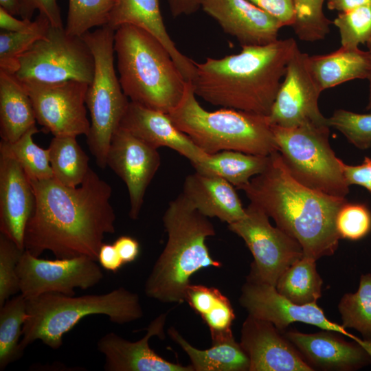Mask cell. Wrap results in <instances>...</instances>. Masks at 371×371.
<instances>
[{
    "label": "cell",
    "mask_w": 371,
    "mask_h": 371,
    "mask_svg": "<svg viewBox=\"0 0 371 371\" xmlns=\"http://www.w3.org/2000/svg\"><path fill=\"white\" fill-rule=\"evenodd\" d=\"M35 195L24 234V249L39 257L85 256L98 261L105 234L115 231L111 186L89 168L83 182L71 188L54 177L30 180Z\"/></svg>",
    "instance_id": "obj_1"
},
{
    "label": "cell",
    "mask_w": 371,
    "mask_h": 371,
    "mask_svg": "<svg viewBox=\"0 0 371 371\" xmlns=\"http://www.w3.org/2000/svg\"><path fill=\"white\" fill-rule=\"evenodd\" d=\"M237 189L243 190L251 203L295 238L304 256L317 260L335 254L340 239L336 218L346 199L317 192L297 181L279 151L270 155L263 172Z\"/></svg>",
    "instance_id": "obj_2"
},
{
    "label": "cell",
    "mask_w": 371,
    "mask_h": 371,
    "mask_svg": "<svg viewBox=\"0 0 371 371\" xmlns=\"http://www.w3.org/2000/svg\"><path fill=\"white\" fill-rule=\"evenodd\" d=\"M297 45L293 38L242 46L236 54L194 61V93L223 108L268 115Z\"/></svg>",
    "instance_id": "obj_3"
},
{
    "label": "cell",
    "mask_w": 371,
    "mask_h": 371,
    "mask_svg": "<svg viewBox=\"0 0 371 371\" xmlns=\"http://www.w3.org/2000/svg\"><path fill=\"white\" fill-rule=\"evenodd\" d=\"M163 223L168 240L145 282L144 293L162 303H182L194 273L222 266L212 258L205 244L216 232L208 217L182 193L170 202Z\"/></svg>",
    "instance_id": "obj_4"
},
{
    "label": "cell",
    "mask_w": 371,
    "mask_h": 371,
    "mask_svg": "<svg viewBox=\"0 0 371 371\" xmlns=\"http://www.w3.org/2000/svg\"><path fill=\"white\" fill-rule=\"evenodd\" d=\"M114 49L119 80L131 102L166 113L177 106L187 81L159 40L125 24L115 31Z\"/></svg>",
    "instance_id": "obj_5"
},
{
    "label": "cell",
    "mask_w": 371,
    "mask_h": 371,
    "mask_svg": "<svg viewBox=\"0 0 371 371\" xmlns=\"http://www.w3.org/2000/svg\"><path fill=\"white\" fill-rule=\"evenodd\" d=\"M27 300L28 316L19 344L23 353L36 340L52 349L60 348L64 335L89 315H104L120 325L144 315L138 295L122 286L99 295L74 296L47 293Z\"/></svg>",
    "instance_id": "obj_6"
},
{
    "label": "cell",
    "mask_w": 371,
    "mask_h": 371,
    "mask_svg": "<svg viewBox=\"0 0 371 371\" xmlns=\"http://www.w3.org/2000/svg\"><path fill=\"white\" fill-rule=\"evenodd\" d=\"M168 114L207 154L236 150L268 156L278 151L267 115L227 108L208 111L197 101L190 82L180 102Z\"/></svg>",
    "instance_id": "obj_7"
},
{
    "label": "cell",
    "mask_w": 371,
    "mask_h": 371,
    "mask_svg": "<svg viewBox=\"0 0 371 371\" xmlns=\"http://www.w3.org/2000/svg\"><path fill=\"white\" fill-rule=\"evenodd\" d=\"M82 37L90 48L95 63L93 78L86 95L91 117L87 142L96 164L104 169L112 135L120 126L130 101L115 69V30L104 25L86 32Z\"/></svg>",
    "instance_id": "obj_8"
},
{
    "label": "cell",
    "mask_w": 371,
    "mask_h": 371,
    "mask_svg": "<svg viewBox=\"0 0 371 371\" xmlns=\"http://www.w3.org/2000/svg\"><path fill=\"white\" fill-rule=\"evenodd\" d=\"M271 126L282 161L297 181L317 192L346 198L350 186L344 162L330 147L329 126Z\"/></svg>",
    "instance_id": "obj_9"
},
{
    "label": "cell",
    "mask_w": 371,
    "mask_h": 371,
    "mask_svg": "<svg viewBox=\"0 0 371 371\" xmlns=\"http://www.w3.org/2000/svg\"><path fill=\"white\" fill-rule=\"evenodd\" d=\"M94 69L93 54L82 37L69 34L64 27L50 25L45 36L20 56L14 75L21 82L74 80L89 84Z\"/></svg>",
    "instance_id": "obj_10"
},
{
    "label": "cell",
    "mask_w": 371,
    "mask_h": 371,
    "mask_svg": "<svg viewBox=\"0 0 371 371\" xmlns=\"http://www.w3.org/2000/svg\"><path fill=\"white\" fill-rule=\"evenodd\" d=\"M242 219L228 229L243 238L254 257L246 278L276 287L282 273L304 256L301 245L279 227L271 225L268 215L250 203Z\"/></svg>",
    "instance_id": "obj_11"
},
{
    "label": "cell",
    "mask_w": 371,
    "mask_h": 371,
    "mask_svg": "<svg viewBox=\"0 0 371 371\" xmlns=\"http://www.w3.org/2000/svg\"><path fill=\"white\" fill-rule=\"evenodd\" d=\"M21 83L30 98L36 122L47 132L54 137L88 135L90 121L85 107L88 83L74 80Z\"/></svg>",
    "instance_id": "obj_12"
},
{
    "label": "cell",
    "mask_w": 371,
    "mask_h": 371,
    "mask_svg": "<svg viewBox=\"0 0 371 371\" xmlns=\"http://www.w3.org/2000/svg\"><path fill=\"white\" fill-rule=\"evenodd\" d=\"M20 293L26 299L47 293L75 295V289L91 288L103 278L96 260L85 256L46 260L24 250L17 265Z\"/></svg>",
    "instance_id": "obj_13"
},
{
    "label": "cell",
    "mask_w": 371,
    "mask_h": 371,
    "mask_svg": "<svg viewBox=\"0 0 371 371\" xmlns=\"http://www.w3.org/2000/svg\"><path fill=\"white\" fill-rule=\"evenodd\" d=\"M308 56L295 47L288 62L274 102L267 115L271 125L293 128L306 124L328 126L318 101L322 89L308 65Z\"/></svg>",
    "instance_id": "obj_14"
},
{
    "label": "cell",
    "mask_w": 371,
    "mask_h": 371,
    "mask_svg": "<svg viewBox=\"0 0 371 371\" xmlns=\"http://www.w3.org/2000/svg\"><path fill=\"white\" fill-rule=\"evenodd\" d=\"M239 304L248 315L271 322L280 331L299 322L337 332L358 343L362 340L347 332L342 325L329 320L317 303H293L280 294L275 286L267 283L246 278L241 288Z\"/></svg>",
    "instance_id": "obj_15"
},
{
    "label": "cell",
    "mask_w": 371,
    "mask_h": 371,
    "mask_svg": "<svg viewBox=\"0 0 371 371\" xmlns=\"http://www.w3.org/2000/svg\"><path fill=\"white\" fill-rule=\"evenodd\" d=\"M157 148L119 126L113 133L106 155L109 166L125 183L129 197V217L138 218L146 189L159 169Z\"/></svg>",
    "instance_id": "obj_16"
},
{
    "label": "cell",
    "mask_w": 371,
    "mask_h": 371,
    "mask_svg": "<svg viewBox=\"0 0 371 371\" xmlns=\"http://www.w3.org/2000/svg\"><path fill=\"white\" fill-rule=\"evenodd\" d=\"M240 344L249 371H313L295 346L271 322L248 315Z\"/></svg>",
    "instance_id": "obj_17"
},
{
    "label": "cell",
    "mask_w": 371,
    "mask_h": 371,
    "mask_svg": "<svg viewBox=\"0 0 371 371\" xmlns=\"http://www.w3.org/2000/svg\"><path fill=\"white\" fill-rule=\"evenodd\" d=\"M167 313H161L148 326L146 333L138 341L127 340L113 332L103 335L97 342L104 357L106 371H194L190 365L182 366L167 361L149 346L153 337L164 339Z\"/></svg>",
    "instance_id": "obj_18"
},
{
    "label": "cell",
    "mask_w": 371,
    "mask_h": 371,
    "mask_svg": "<svg viewBox=\"0 0 371 371\" xmlns=\"http://www.w3.org/2000/svg\"><path fill=\"white\" fill-rule=\"evenodd\" d=\"M35 195L19 163L0 144V232L24 249V234Z\"/></svg>",
    "instance_id": "obj_19"
},
{
    "label": "cell",
    "mask_w": 371,
    "mask_h": 371,
    "mask_svg": "<svg viewBox=\"0 0 371 371\" xmlns=\"http://www.w3.org/2000/svg\"><path fill=\"white\" fill-rule=\"evenodd\" d=\"M202 10L242 46L277 41L282 24L249 0H203Z\"/></svg>",
    "instance_id": "obj_20"
},
{
    "label": "cell",
    "mask_w": 371,
    "mask_h": 371,
    "mask_svg": "<svg viewBox=\"0 0 371 371\" xmlns=\"http://www.w3.org/2000/svg\"><path fill=\"white\" fill-rule=\"evenodd\" d=\"M283 335L295 346L315 370L352 371L371 363L366 350L357 341H346L341 334L324 330L315 333L284 330Z\"/></svg>",
    "instance_id": "obj_21"
},
{
    "label": "cell",
    "mask_w": 371,
    "mask_h": 371,
    "mask_svg": "<svg viewBox=\"0 0 371 371\" xmlns=\"http://www.w3.org/2000/svg\"><path fill=\"white\" fill-rule=\"evenodd\" d=\"M120 126L150 146L171 148L193 166L207 155L180 131L168 113L130 101Z\"/></svg>",
    "instance_id": "obj_22"
},
{
    "label": "cell",
    "mask_w": 371,
    "mask_h": 371,
    "mask_svg": "<svg viewBox=\"0 0 371 371\" xmlns=\"http://www.w3.org/2000/svg\"><path fill=\"white\" fill-rule=\"evenodd\" d=\"M129 24L148 32L166 47L183 76L190 82L194 75V60L183 54L170 37L165 27L159 0H115L108 23L115 31Z\"/></svg>",
    "instance_id": "obj_23"
},
{
    "label": "cell",
    "mask_w": 371,
    "mask_h": 371,
    "mask_svg": "<svg viewBox=\"0 0 371 371\" xmlns=\"http://www.w3.org/2000/svg\"><path fill=\"white\" fill-rule=\"evenodd\" d=\"M182 194L207 217L230 224L246 215L234 186L222 178L195 171L186 177Z\"/></svg>",
    "instance_id": "obj_24"
},
{
    "label": "cell",
    "mask_w": 371,
    "mask_h": 371,
    "mask_svg": "<svg viewBox=\"0 0 371 371\" xmlns=\"http://www.w3.org/2000/svg\"><path fill=\"white\" fill-rule=\"evenodd\" d=\"M168 333L187 354L194 371H249V359L232 331L211 337L212 346L205 350L192 346L173 326Z\"/></svg>",
    "instance_id": "obj_25"
},
{
    "label": "cell",
    "mask_w": 371,
    "mask_h": 371,
    "mask_svg": "<svg viewBox=\"0 0 371 371\" xmlns=\"http://www.w3.org/2000/svg\"><path fill=\"white\" fill-rule=\"evenodd\" d=\"M308 65L322 91L350 80L367 79L371 67L368 51L341 46L330 54L308 56Z\"/></svg>",
    "instance_id": "obj_26"
},
{
    "label": "cell",
    "mask_w": 371,
    "mask_h": 371,
    "mask_svg": "<svg viewBox=\"0 0 371 371\" xmlns=\"http://www.w3.org/2000/svg\"><path fill=\"white\" fill-rule=\"evenodd\" d=\"M30 98L14 74L0 70V136L13 143L36 126Z\"/></svg>",
    "instance_id": "obj_27"
},
{
    "label": "cell",
    "mask_w": 371,
    "mask_h": 371,
    "mask_svg": "<svg viewBox=\"0 0 371 371\" xmlns=\"http://www.w3.org/2000/svg\"><path fill=\"white\" fill-rule=\"evenodd\" d=\"M270 155H259L236 150L207 154L193 165L196 172L222 178L238 188L267 168Z\"/></svg>",
    "instance_id": "obj_28"
},
{
    "label": "cell",
    "mask_w": 371,
    "mask_h": 371,
    "mask_svg": "<svg viewBox=\"0 0 371 371\" xmlns=\"http://www.w3.org/2000/svg\"><path fill=\"white\" fill-rule=\"evenodd\" d=\"M54 178L67 187L79 186L89 170L88 155L76 137H54L48 148Z\"/></svg>",
    "instance_id": "obj_29"
},
{
    "label": "cell",
    "mask_w": 371,
    "mask_h": 371,
    "mask_svg": "<svg viewBox=\"0 0 371 371\" xmlns=\"http://www.w3.org/2000/svg\"><path fill=\"white\" fill-rule=\"evenodd\" d=\"M323 280L318 273L316 260L304 256L293 262L280 277L276 289L297 304L317 303L322 296Z\"/></svg>",
    "instance_id": "obj_30"
},
{
    "label": "cell",
    "mask_w": 371,
    "mask_h": 371,
    "mask_svg": "<svg viewBox=\"0 0 371 371\" xmlns=\"http://www.w3.org/2000/svg\"><path fill=\"white\" fill-rule=\"evenodd\" d=\"M27 300L21 294L8 300L0 306V370L23 355L20 338L27 318Z\"/></svg>",
    "instance_id": "obj_31"
},
{
    "label": "cell",
    "mask_w": 371,
    "mask_h": 371,
    "mask_svg": "<svg viewBox=\"0 0 371 371\" xmlns=\"http://www.w3.org/2000/svg\"><path fill=\"white\" fill-rule=\"evenodd\" d=\"M338 309L344 328H354L371 340V273L361 276L357 291L344 294Z\"/></svg>",
    "instance_id": "obj_32"
},
{
    "label": "cell",
    "mask_w": 371,
    "mask_h": 371,
    "mask_svg": "<svg viewBox=\"0 0 371 371\" xmlns=\"http://www.w3.org/2000/svg\"><path fill=\"white\" fill-rule=\"evenodd\" d=\"M38 132L34 126L13 143L0 142L19 163L29 179L34 181L54 177L48 148L40 147L33 140V135Z\"/></svg>",
    "instance_id": "obj_33"
},
{
    "label": "cell",
    "mask_w": 371,
    "mask_h": 371,
    "mask_svg": "<svg viewBox=\"0 0 371 371\" xmlns=\"http://www.w3.org/2000/svg\"><path fill=\"white\" fill-rule=\"evenodd\" d=\"M51 25L48 18L39 13L33 27L25 32H0V70L14 74L20 56L38 40L44 37Z\"/></svg>",
    "instance_id": "obj_34"
},
{
    "label": "cell",
    "mask_w": 371,
    "mask_h": 371,
    "mask_svg": "<svg viewBox=\"0 0 371 371\" xmlns=\"http://www.w3.org/2000/svg\"><path fill=\"white\" fill-rule=\"evenodd\" d=\"M65 26L71 35L82 36L94 27L108 23L115 0H68Z\"/></svg>",
    "instance_id": "obj_35"
},
{
    "label": "cell",
    "mask_w": 371,
    "mask_h": 371,
    "mask_svg": "<svg viewBox=\"0 0 371 371\" xmlns=\"http://www.w3.org/2000/svg\"><path fill=\"white\" fill-rule=\"evenodd\" d=\"M324 0H293L295 19L292 27L301 41L315 42L324 39L332 22L323 11Z\"/></svg>",
    "instance_id": "obj_36"
},
{
    "label": "cell",
    "mask_w": 371,
    "mask_h": 371,
    "mask_svg": "<svg viewBox=\"0 0 371 371\" xmlns=\"http://www.w3.org/2000/svg\"><path fill=\"white\" fill-rule=\"evenodd\" d=\"M333 24L339 30L341 46L357 48L371 38V4L340 12Z\"/></svg>",
    "instance_id": "obj_37"
},
{
    "label": "cell",
    "mask_w": 371,
    "mask_h": 371,
    "mask_svg": "<svg viewBox=\"0 0 371 371\" xmlns=\"http://www.w3.org/2000/svg\"><path fill=\"white\" fill-rule=\"evenodd\" d=\"M328 124L341 132L355 147L362 150L371 147V113L338 109L328 118Z\"/></svg>",
    "instance_id": "obj_38"
},
{
    "label": "cell",
    "mask_w": 371,
    "mask_h": 371,
    "mask_svg": "<svg viewBox=\"0 0 371 371\" xmlns=\"http://www.w3.org/2000/svg\"><path fill=\"white\" fill-rule=\"evenodd\" d=\"M24 250L3 234H0V306L20 292L17 265Z\"/></svg>",
    "instance_id": "obj_39"
},
{
    "label": "cell",
    "mask_w": 371,
    "mask_h": 371,
    "mask_svg": "<svg viewBox=\"0 0 371 371\" xmlns=\"http://www.w3.org/2000/svg\"><path fill=\"white\" fill-rule=\"evenodd\" d=\"M336 228L340 238L360 240L371 231V212L363 204L347 201L337 215Z\"/></svg>",
    "instance_id": "obj_40"
},
{
    "label": "cell",
    "mask_w": 371,
    "mask_h": 371,
    "mask_svg": "<svg viewBox=\"0 0 371 371\" xmlns=\"http://www.w3.org/2000/svg\"><path fill=\"white\" fill-rule=\"evenodd\" d=\"M201 317L207 325L212 337L232 332L231 326L236 315L229 300L225 295Z\"/></svg>",
    "instance_id": "obj_41"
},
{
    "label": "cell",
    "mask_w": 371,
    "mask_h": 371,
    "mask_svg": "<svg viewBox=\"0 0 371 371\" xmlns=\"http://www.w3.org/2000/svg\"><path fill=\"white\" fill-rule=\"evenodd\" d=\"M224 296L215 287L190 284L186 289L185 301L201 317L210 312Z\"/></svg>",
    "instance_id": "obj_42"
},
{
    "label": "cell",
    "mask_w": 371,
    "mask_h": 371,
    "mask_svg": "<svg viewBox=\"0 0 371 371\" xmlns=\"http://www.w3.org/2000/svg\"><path fill=\"white\" fill-rule=\"evenodd\" d=\"M36 10L48 18L51 25L63 27L56 0H20L19 16L22 19L31 20Z\"/></svg>",
    "instance_id": "obj_43"
},
{
    "label": "cell",
    "mask_w": 371,
    "mask_h": 371,
    "mask_svg": "<svg viewBox=\"0 0 371 371\" xmlns=\"http://www.w3.org/2000/svg\"><path fill=\"white\" fill-rule=\"evenodd\" d=\"M275 17L282 26H292L295 19L293 0H249Z\"/></svg>",
    "instance_id": "obj_44"
},
{
    "label": "cell",
    "mask_w": 371,
    "mask_h": 371,
    "mask_svg": "<svg viewBox=\"0 0 371 371\" xmlns=\"http://www.w3.org/2000/svg\"><path fill=\"white\" fill-rule=\"evenodd\" d=\"M343 170L349 186H361L371 192V158L365 157L363 162L358 166L343 163Z\"/></svg>",
    "instance_id": "obj_45"
},
{
    "label": "cell",
    "mask_w": 371,
    "mask_h": 371,
    "mask_svg": "<svg viewBox=\"0 0 371 371\" xmlns=\"http://www.w3.org/2000/svg\"><path fill=\"white\" fill-rule=\"evenodd\" d=\"M98 261L103 269L113 272H117L124 265L113 244L102 245Z\"/></svg>",
    "instance_id": "obj_46"
},
{
    "label": "cell",
    "mask_w": 371,
    "mask_h": 371,
    "mask_svg": "<svg viewBox=\"0 0 371 371\" xmlns=\"http://www.w3.org/2000/svg\"><path fill=\"white\" fill-rule=\"evenodd\" d=\"M124 264L136 260L139 254L138 241L129 236H121L113 243Z\"/></svg>",
    "instance_id": "obj_47"
},
{
    "label": "cell",
    "mask_w": 371,
    "mask_h": 371,
    "mask_svg": "<svg viewBox=\"0 0 371 371\" xmlns=\"http://www.w3.org/2000/svg\"><path fill=\"white\" fill-rule=\"evenodd\" d=\"M34 21L29 19H17L0 7V27L1 30L8 32H25L31 30Z\"/></svg>",
    "instance_id": "obj_48"
},
{
    "label": "cell",
    "mask_w": 371,
    "mask_h": 371,
    "mask_svg": "<svg viewBox=\"0 0 371 371\" xmlns=\"http://www.w3.org/2000/svg\"><path fill=\"white\" fill-rule=\"evenodd\" d=\"M173 16L190 15L201 7L203 0H166Z\"/></svg>",
    "instance_id": "obj_49"
},
{
    "label": "cell",
    "mask_w": 371,
    "mask_h": 371,
    "mask_svg": "<svg viewBox=\"0 0 371 371\" xmlns=\"http://www.w3.org/2000/svg\"><path fill=\"white\" fill-rule=\"evenodd\" d=\"M371 4V0H327V7L340 12L351 10L358 7Z\"/></svg>",
    "instance_id": "obj_50"
},
{
    "label": "cell",
    "mask_w": 371,
    "mask_h": 371,
    "mask_svg": "<svg viewBox=\"0 0 371 371\" xmlns=\"http://www.w3.org/2000/svg\"><path fill=\"white\" fill-rule=\"evenodd\" d=\"M20 0H0V7L14 16H19Z\"/></svg>",
    "instance_id": "obj_51"
},
{
    "label": "cell",
    "mask_w": 371,
    "mask_h": 371,
    "mask_svg": "<svg viewBox=\"0 0 371 371\" xmlns=\"http://www.w3.org/2000/svg\"><path fill=\"white\" fill-rule=\"evenodd\" d=\"M371 63V38L366 43ZM367 79L369 81V97L366 109L371 111V67Z\"/></svg>",
    "instance_id": "obj_52"
}]
</instances>
